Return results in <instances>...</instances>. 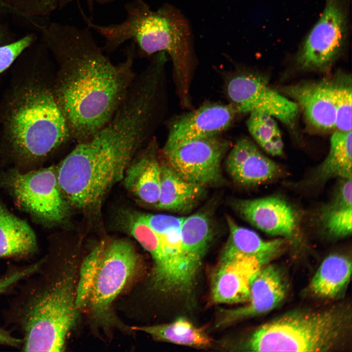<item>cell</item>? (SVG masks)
Segmentation results:
<instances>
[{
  "label": "cell",
  "mask_w": 352,
  "mask_h": 352,
  "mask_svg": "<svg viewBox=\"0 0 352 352\" xmlns=\"http://www.w3.org/2000/svg\"><path fill=\"white\" fill-rule=\"evenodd\" d=\"M46 40L59 65L53 87L57 102L71 137L85 141L111 119L125 97L136 74L135 45L128 48L124 61L114 64L88 27L54 23Z\"/></svg>",
  "instance_id": "6da1fadb"
},
{
  "label": "cell",
  "mask_w": 352,
  "mask_h": 352,
  "mask_svg": "<svg viewBox=\"0 0 352 352\" xmlns=\"http://www.w3.org/2000/svg\"><path fill=\"white\" fill-rule=\"evenodd\" d=\"M153 131L143 108L122 103L111 119L89 139L77 143L56 169L68 205L86 211L99 207Z\"/></svg>",
  "instance_id": "7a4b0ae2"
},
{
  "label": "cell",
  "mask_w": 352,
  "mask_h": 352,
  "mask_svg": "<svg viewBox=\"0 0 352 352\" xmlns=\"http://www.w3.org/2000/svg\"><path fill=\"white\" fill-rule=\"evenodd\" d=\"M80 263L49 255L40 261L14 301L13 321L26 352H62L80 315L75 305Z\"/></svg>",
  "instance_id": "3957f363"
},
{
  "label": "cell",
  "mask_w": 352,
  "mask_h": 352,
  "mask_svg": "<svg viewBox=\"0 0 352 352\" xmlns=\"http://www.w3.org/2000/svg\"><path fill=\"white\" fill-rule=\"evenodd\" d=\"M126 19L117 24L92 28L102 36V47L110 54L132 40L139 54L148 56L167 53L171 59L180 101L187 106L192 71L195 64L192 31L188 21L176 8L169 4L152 10L143 0H132L125 5Z\"/></svg>",
  "instance_id": "277c9868"
},
{
  "label": "cell",
  "mask_w": 352,
  "mask_h": 352,
  "mask_svg": "<svg viewBox=\"0 0 352 352\" xmlns=\"http://www.w3.org/2000/svg\"><path fill=\"white\" fill-rule=\"evenodd\" d=\"M140 259L125 240L97 243L80 263L75 305L95 327L106 332L128 330L113 309L117 296L138 273Z\"/></svg>",
  "instance_id": "5b68a950"
},
{
  "label": "cell",
  "mask_w": 352,
  "mask_h": 352,
  "mask_svg": "<svg viewBox=\"0 0 352 352\" xmlns=\"http://www.w3.org/2000/svg\"><path fill=\"white\" fill-rule=\"evenodd\" d=\"M10 102L5 129L10 147L19 157L42 159L71 137L53 87L29 83L18 89Z\"/></svg>",
  "instance_id": "8992f818"
},
{
  "label": "cell",
  "mask_w": 352,
  "mask_h": 352,
  "mask_svg": "<svg viewBox=\"0 0 352 352\" xmlns=\"http://www.w3.org/2000/svg\"><path fill=\"white\" fill-rule=\"evenodd\" d=\"M348 309L297 311L262 325L247 348L255 352H326L336 348L351 326Z\"/></svg>",
  "instance_id": "52a82bcc"
},
{
  "label": "cell",
  "mask_w": 352,
  "mask_h": 352,
  "mask_svg": "<svg viewBox=\"0 0 352 352\" xmlns=\"http://www.w3.org/2000/svg\"><path fill=\"white\" fill-rule=\"evenodd\" d=\"M0 184L17 204L39 223L51 226L66 219L69 205L53 167L27 173L10 170L0 176Z\"/></svg>",
  "instance_id": "ba28073f"
},
{
  "label": "cell",
  "mask_w": 352,
  "mask_h": 352,
  "mask_svg": "<svg viewBox=\"0 0 352 352\" xmlns=\"http://www.w3.org/2000/svg\"><path fill=\"white\" fill-rule=\"evenodd\" d=\"M350 0H325L321 16L302 41L297 63L305 68L329 66L346 48L349 35Z\"/></svg>",
  "instance_id": "9c48e42d"
},
{
  "label": "cell",
  "mask_w": 352,
  "mask_h": 352,
  "mask_svg": "<svg viewBox=\"0 0 352 352\" xmlns=\"http://www.w3.org/2000/svg\"><path fill=\"white\" fill-rule=\"evenodd\" d=\"M229 144L217 136L165 144L166 163L184 179L204 186L219 181Z\"/></svg>",
  "instance_id": "30bf717a"
},
{
  "label": "cell",
  "mask_w": 352,
  "mask_h": 352,
  "mask_svg": "<svg viewBox=\"0 0 352 352\" xmlns=\"http://www.w3.org/2000/svg\"><path fill=\"white\" fill-rule=\"evenodd\" d=\"M226 91L229 105L237 113L261 112L290 127L295 123L298 105L271 89L257 76L251 74L233 76L227 82Z\"/></svg>",
  "instance_id": "8fae6325"
},
{
  "label": "cell",
  "mask_w": 352,
  "mask_h": 352,
  "mask_svg": "<svg viewBox=\"0 0 352 352\" xmlns=\"http://www.w3.org/2000/svg\"><path fill=\"white\" fill-rule=\"evenodd\" d=\"M265 263L253 257L221 254L211 278V298L216 304L247 302L251 281Z\"/></svg>",
  "instance_id": "7c38bea8"
},
{
  "label": "cell",
  "mask_w": 352,
  "mask_h": 352,
  "mask_svg": "<svg viewBox=\"0 0 352 352\" xmlns=\"http://www.w3.org/2000/svg\"><path fill=\"white\" fill-rule=\"evenodd\" d=\"M285 282L275 267L263 266L253 277L245 306L223 310L217 325L226 326L241 319L266 313L277 307L286 294Z\"/></svg>",
  "instance_id": "4fadbf2b"
},
{
  "label": "cell",
  "mask_w": 352,
  "mask_h": 352,
  "mask_svg": "<svg viewBox=\"0 0 352 352\" xmlns=\"http://www.w3.org/2000/svg\"><path fill=\"white\" fill-rule=\"evenodd\" d=\"M234 207L242 218L268 234L293 239L297 226L292 207L278 197L252 199H239Z\"/></svg>",
  "instance_id": "5bb4252c"
},
{
  "label": "cell",
  "mask_w": 352,
  "mask_h": 352,
  "mask_svg": "<svg viewBox=\"0 0 352 352\" xmlns=\"http://www.w3.org/2000/svg\"><path fill=\"white\" fill-rule=\"evenodd\" d=\"M236 113L229 104L203 105L173 123L165 144L217 136L230 126Z\"/></svg>",
  "instance_id": "9a60e30c"
},
{
  "label": "cell",
  "mask_w": 352,
  "mask_h": 352,
  "mask_svg": "<svg viewBox=\"0 0 352 352\" xmlns=\"http://www.w3.org/2000/svg\"><path fill=\"white\" fill-rule=\"evenodd\" d=\"M225 168L231 178L243 186L266 182L280 172L279 166L246 138L236 142L226 159Z\"/></svg>",
  "instance_id": "2e32d148"
},
{
  "label": "cell",
  "mask_w": 352,
  "mask_h": 352,
  "mask_svg": "<svg viewBox=\"0 0 352 352\" xmlns=\"http://www.w3.org/2000/svg\"><path fill=\"white\" fill-rule=\"evenodd\" d=\"M284 91L301 106L312 125L323 130L335 128L334 82L300 84Z\"/></svg>",
  "instance_id": "e0dca14e"
},
{
  "label": "cell",
  "mask_w": 352,
  "mask_h": 352,
  "mask_svg": "<svg viewBox=\"0 0 352 352\" xmlns=\"http://www.w3.org/2000/svg\"><path fill=\"white\" fill-rule=\"evenodd\" d=\"M133 159L123 177L126 188L142 202L156 205L160 193L161 163L155 141L152 139Z\"/></svg>",
  "instance_id": "ac0fdd59"
},
{
  "label": "cell",
  "mask_w": 352,
  "mask_h": 352,
  "mask_svg": "<svg viewBox=\"0 0 352 352\" xmlns=\"http://www.w3.org/2000/svg\"><path fill=\"white\" fill-rule=\"evenodd\" d=\"M204 187L184 179L166 162L161 163L159 197L155 206L167 211H188L198 202Z\"/></svg>",
  "instance_id": "d6986e66"
},
{
  "label": "cell",
  "mask_w": 352,
  "mask_h": 352,
  "mask_svg": "<svg viewBox=\"0 0 352 352\" xmlns=\"http://www.w3.org/2000/svg\"><path fill=\"white\" fill-rule=\"evenodd\" d=\"M229 234L221 254L258 258L266 264L281 250L285 242L282 239H263L255 231L239 225L226 217Z\"/></svg>",
  "instance_id": "ffe728a7"
},
{
  "label": "cell",
  "mask_w": 352,
  "mask_h": 352,
  "mask_svg": "<svg viewBox=\"0 0 352 352\" xmlns=\"http://www.w3.org/2000/svg\"><path fill=\"white\" fill-rule=\"evenodd\" d=\"M37 249L36 235L30 225L0 200V258L27 256Z\"/></svg>",
  "instance_id": "44dd1931"
},
{
  "label": "cell",
  "mask_w": 352,
  "mask_h": 352,
  "mask_svg": "<svg viewBox=\"0 0 352 352\" xmlns=\"http://www.w3.org/2000/svg\"><path fill=\"white\" fill-rule=\"evenodd\" d=\"M180 232L185 255L197 273L213 237L210 218L203 212L185 217Z\"/></svg>",
  "instance_id": "7402d4cb"
},
{
  "label": "cell",
  "mask_w": 352,
  "mask_h": 352,
  "mask_svg": "<svg viewBox=\"0 0 352 352\" xmlns=\"http://www.w3.org/2000/svg\"><path fill=\"white\" fill-rule=\"evenodd\" d=\"M131 328L133 331L145 332L157 341L199 348H207L211 344V339L203 330L183 317L169 323Z\"/></svg>",
  "instance_id": "603a6c76"
},
{
  "label": "cell",
  "mask_w": 352,
  "mask_h": 352,
  "mask_svg": "<svg viewBox=\"0 0 352 352\" xmlns=\"http://www.w3.org/2000/svg\"><path fill=\"white\" fill-rule=\"evenodd\" d=\"M352 264L346 257L331 255L326 258L313 276L310 289L324 298L336 296L348 284L351 275Z\"/></svg>",
  "instance_id": "cb8c5ba5"
},
{
  "label": "cell",
  "mask_w": 352,
  "mask_h": 352,
  "mask_svg": "<svg viewBox=\"0 0 352 352\" xmlns=\"http://www.w3.org/2000/svg\"><path fill=\"white\" fill-rule=\"evenodd\" d=\"M343 180L336 196L320 215L324 230L335 238H344L352 234V178Z\"/></svg>",
  "instance_id": "d4e9b609"
},
{
  "label": "cell",
  "mask_w": 352,
  "mask_h": 352,
  "mask_svg": "<svg viewBox=\"0 0 352 352\" xmlns=\"http://www.w3.org/2000/svg\"><path fill=\"white\" fill-rule=\"evenodd\" d=\"M352 131H336L331 135L328 156L318 168L316 179L352 178Z\"/></svg>",
  "instance_id": "484cf974"
},
{
  "label": "cell",
  "mask_w": 352,
  "mask_h": 352,
  "mask_svg": "<svg viewBox=\"0 0 352 352\" xmlns=\"http://www.w3.org/2000/svg\"><path fill=\"white\" fill-rule=\"evenodd\" d=\"M247 121L248 130L259 146L268 154L278 156L283 153L284 143L274 117L261 112L250 113Z\"/></svg>",
  "instance_id": "4316f807"
},
{
  "label": "cell",
  "mask_w": 352,
  "mask_h": 352,
  "mask_svg": "<svg viewBox=\"0 0 352 352\" xmlns=\"http://www.w3.org/2000/svg\"><path fill=\"white\" fill-rule=\"evenodd\" d=\"M335 108V128L337 130L352 131L351 81L334 82Z\"/></svg>",
  "instance_id": "83f0119b"
},
{
  "label": "cell",
  "mask_w": 352,
  "mask_h": 352,
  "mask_svg": "<svg viewBox=\"0 0 352 352\" xmlns=\"http://www.w3.org/2000/svg\"><path fill=\"white\" fill-rule=\"evenodd\" d=\"M33 41L32 36L27 35L15 42L0 46V73L8 68Z\"/></svg>",
  "instance_id": "f1b7e54d"
},
{
  "label": "cell",
  "mask_w": 352,
  "mask_h": 352,
  "mask_svg": "<svg viewBox=\"0 0 352 352\" xmlns=\"http://www.w3.org/2000/svg\"><path fill=\"white\" fill-rule=\"evenodd\" d=\"M141 219L157 233H162L172 228H180L185 217L165 214H139Z\"/></svg>",
  "instance_id": "f546056e"
},
{
  "label": "cell",
  "mask_w": 352,
  "mask_h": 352,
  "mask_svg": "<svg viewBox=\"0 0 352 352\" xmlns=\"http://www.w3.org/2000/svg\"><path fill=\"white\" fill-rule=\"evenodd\" d=\"M22 342L21 339L16 338L10 335L9 332L0 329V344L17 346Z\"/></svg>",
  "instance_id": "4dcf8cb0"
},
{
  "label": "cell",
  "mask_w": 352,
  "mask_h": 352,
  "mask_svg": "<svg viewBox=\"0 0 352 352\" xmlns=\"http://www.w3.org/2000/svg\"><path fill=\"white\" fill-rule=\"evenodd\" d=\"M75 0H57V4L60 7H63L69 3ZM89 1H94L98 3L104 4L106 3L113 1L114 0H88Z\"/></svg>",
  "instance_id": "1f68e13d"
},
{
  "label": "cell",
  "mask_w": 352,
  "mask_h": 352,
  "mask_svg": "<svg viewBox=\"0 0 352 352\" xmlns=\"http://www.w3.org/2000/svg\"><path fill=\"white\" fill-rule=\"evenodd\" d=\"M5 289V286L3 283L0 281V294L3 292Z\"/></svg>",
  "instance_id": "d6a6232c"
},
{
  "label": "cell",
  "mask_w": 352,
  "mask_h": 352,
  "mask_svg": "<svg viewBox=\"0 0 352 352\" xmlns=\"http://www.w3.org/2000/svg\"><path fill=\"white\" fill-rule=\"evenodd\" d=\"M2 36L3 35H2V33L0 31V43H1V42L2 41Z\"/></svg>",
  "instance_id": "836d02e7"
},
{
  "label": "cell",
  "mask_w": 352,
  "mask_h": 352,
  "mask_svg": "<svg viewBox=\"0 0 352 352\" xmlns=\"http://www.w3.org/2000/svg\"><path fill=\"white\" fill-rule=\"evenodd\" d=\"M0 1H1V0H0Z\"/></svg>",
  "instance_id": "e575fe53"
}]
</instances>
